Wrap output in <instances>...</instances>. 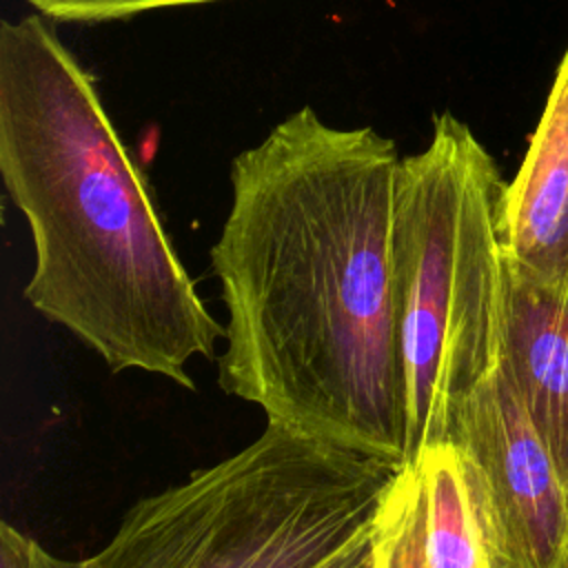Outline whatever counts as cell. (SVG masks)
<instances>
[{
  "label": "cell",
  "mask_w": 568,
  "mask_h": 568,
  "mask_svg": "<svg viewBox=\"0 0 568 568\" xmlns=\"http://www.w3.org/2000/svg\"><path fill=\"white\" fill-rule=\"evenodd\" d=\"M0 173L36 266L27 302L113 371L195 388L224 337L186 273L93 78L38 16L0 24Z\"/></svg>",
  "instance_id": "cell-2"
},
{
  "label": "cell",
  "mask_w": 568,
  "mask_h": 568,
  "mask_svg": "<svg viewBox=\"0 0 568 568\" xmlns=\"http://www.w3.org/2000/svg\"><path fill=\"white\" fill-rule=\"evenodd\" d=\"M506 268L568 297V49L499 204Z\"/></svg>",
  "instance_id": "cell-6"
},
{
  "label": "cell",
  "mask_w": 568,
  "mask_h": 568,
  "mask_svg": "<svg viewBox=\"0 0 568 568\" xmlns=\"http://www.w3.org/2000/svg\"><path fill=\"white\" fill-rule=\"evenodd\" d=\"M413 466L419 468L424 488L428 568H490L455 446H428Z\"/></svg>",
  "instance_id": "cell-8"
},
{
  "label": "cell",
  "mask_w": 568,
  "mask_h": 568,
  "mask_svg": "<svg viewBox=\"0 0 568 568\" xmlns=\"http://www.w3.org/2000/svg\"><path fill=\"white\" fill-rule=\"evenodd\" d=\"M455 446L490 568H568V490L504 364L457 408Z\"/></svg>",
  "instance_id": "cell-5"
},
{
  "label": "cell",
  "mask_w": 568,
  "mask_h": 568,
  "mask_svg": "<svg viewBox=\"0 0 568 568\" xmlns=\"http://www.w3.org/2000/svg\"><path fill=\"white\" fill-rule=\"evenodd\" d=\"M42 16L60 22H109L124 20L138 13L204 4L215 0H29Z\"/></svg>",
  "instance_id": "cell-10"
},
{
  "label": "cell",
  "mask_w": 568,
  "mask_h": 568,
  "mask_svg": "<svg viewBox=\"0 0 568 568\" xmlns=\"http://www.w3.org/2000/svg\"><path fill=\"white\" fill-rule=\"evenodd\" d=\"M501 364L568 490V297L508 268Z\"/></svg>",
  "instance_id": "cell-7"
},
{
  "label": "cell",
  "mask_w": 568,
  "mask_h": 568,
  "mask_svg": "<svg viewBox=\"0 0 568 568\" xmlns=\"http://www.w3.org/2000/svg\"><path fill=\"white\" fill-rule=\"evenodd\" d=\"M0 568H82V561H71L51 555L36 539L27 537L9 521L0 524Z\"/></svg>",
  "instance_id": "cell-11"
},
{
  "label": "cell",
  "mask_w": 568,
  "mask_h": 568,
  "mask_svg": "<svg viewBox=\"0 0 568 568\" xmlns=\"http://www.w3.org/2000/svg\"><path fill=\"white\" fill-rule=\"evenodd\" d=\"M399 155L371 126L311 106L231 164L211 248L229 313L224 393L268 424L406 464V393L393 275Z\"/></svg>",
  "instance_id": "cell-1"
},
{
  "label": "cell",
  "mask_w": 568,
  "mask_h": 568,
  "mask_svg": "<svg viewBox=\"0 0 568 568\" xmlns=\"http://www.w3.org/2000/svg\"><path fill=\"white\" fill-rule=\"evenodd\" d=\"M506 182L470 126L444 111L399 160L393 275L406 393V464L448 442L464 399L501 364Z\"/></svg>",
  "instance_id": "cell-3"
},
{
  "label": "cell",
  "mask_w": 568,
  "mask_h": 568,
  "mask_svg": "<svg viewBox=\"0 0 568 568\" xmlns=\"http://www.w3.org/2000/svg\"><path fill=\"white\" fill-rule=\"evenodd\" d=\"M402 468L268 424L135 501L82 568H324L371 535Z\"/></svg>",
  "instance_id": "cell-4"
},
{
  "label": "cell",
  "mask_w": 568,
  "mask_h": 568,
  "mask_svg": "<svg viewBox=\"0 0 568 568\" xmlns=\"http://www.w3.org/2000/svg\"><path fill=\"white\" fill-rule=\"evenodd\" d=\"M373 568H428L424 546V488L417 466H404L371 528Z\"/></svg>",
  "instance_id": "cell-9"
}]
</instances>
